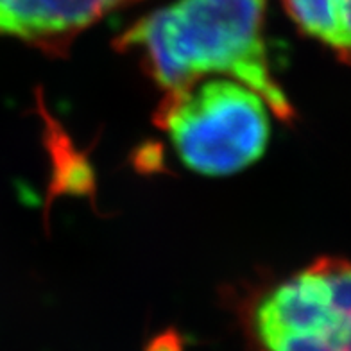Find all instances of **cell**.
Returning <instances> with one entry per match:
<instances>
[{
    "mask_svg": "<svg viewBox=\"0 0 351 351\" xmlns=\"http://www.w3.org/2000/svg\"><path fill=\"white\" fill-rule=\"evenodd\" d=\"M269 0H174L134 22L119 40L165 92L206 75H230L251 88L282 121L292 104L274 77L265 13Z\"/></svg>",
    "mask_w": 351,
    "mask_h": 351,
    "instance_id": "obj_1",
    "label": "cell"
},
{
    "mask_svg": "<svg viewBox=\"0 0 351 351\" xmlns=\"http://www.w3.org/2000/svg\"><path fill=\"white\" fill-rule=\"evenodd\" d=\"M154 122L183 165L203 176L241 172L262 158L271 134L265 101L230 79L165 92Z\"/></svg>",
    "mask_w": 351,
    "mask_h": 351,
    "instance_id": "obj_2",
    "label": "cell"
},
{
    "mask_svg": "<svg viewBox=\"0 0 351 351\" xmlns=\"http://www.w3.org/2000/svg\"><path fill=\"white\" fill-rule=\"evenodd\" d=\"M260 351H351V262L317 260L251 312Z\"/></svg>",
    "mask_w": 351,
    "mask_h": 351,
    "instance_id": "obj_3",
    "label": "cell"
},
{
    "mask_svg": "<svg viewBox=\"0 0 351 351\" xmlns=\"http://www.w3.org/2000/svg\"><path fill=\"white\" fill-rule=\"evenodd\" d=\"M136 0H0V36L60 56L106 14Z\"/></svg>",
    "mask_w": 351,
    "mask_h": 351,
    "instance_id": "obj_4",
    "label": "cell"
},
{
    "mask_svg": "<svg viewBox=\"0 0 351 351\" xmlns=\"http://www.w3.org/2000/svg\"><path fill=\"white\" fill-rule=\"evenodd\" d=\"M298 27L342 56H351V0H282Z\"/></svg>",
    "mask_w": 351,
    "mask_h": 351,
    "instance_id": "obj_5",
    "label": "cell"
}]
</instances>
